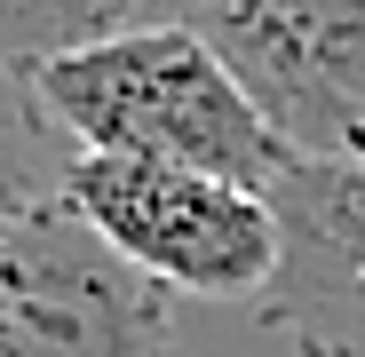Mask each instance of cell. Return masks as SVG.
<instances>
[{
	"mask_svg": "<svg viewBox=\"0 0 365 357\" xmlns=\"http://www.w3.org/2000/svg\"><path fill=\"white\" fill-rule=\"evenodd\" d=\"M40 103L56 111L80 151L103 159H159V167H199L222 183L270 191L294 167L286 143L262 128L230 64L191 24H128L96 48H72L32 72Z\"/></svg>",
	"mask_w": 365,
	"mask_h": 357,
	"instance_id": "obj_1",
	"label": "cell"
},
{
	"mask_svg": "<svg viewBox=\"0 0 365 357\" xmlns=\"http://www.w3.org/2000/svg\"><path fill=\"white\" fill-rule=\"evenodd\" d=\"M64 207L103 238L119 262H135L167 294H207V302H270L286 230L270 191L222 183L199 167H159V159H103L80 151Z\"/></svg>",
	"mask_w": 365,
	"mask_h": 357,
	"instance_id": "obj_2",
	"label": "cell"
},
{
	"mask_svg": "<svg viewBox=\"0 0 365 357\" xmlns=\"http://www.w3.org/2000/svg\"><path fill=\"white\" fill-rule=\"evenodd\" d=\"M175 24L230 64L286 159H365V0H191Z\"/></svg>",
	"mask_w": 365,
	"mask_h": 357,
	"instance_id": "obj_3",
	"label": "cell"
},
{
	"mask_svg": "<svg viewBox=\"0 0 365 357\" xmlns=\"http://www.w3.org/2000/svg\"><path fill=\"white\" fill-rule=\"evenodd\" d=\"M0 357H167V286L72 207L0 230Z\"/></svg>",
	"mask_w": 365,
	"mask_h": 357,
	"instance_id": "obj_4",
	"label": "cell"
},
{
	"mask_svg": "<svg viewBox=\"0 0 365 357\" xmlns=\"http://www.w3.org/2000/svg\"><path fill=\"white\" fill-rule=\"evenodd\" d=\"M270 207L286 230V262L262 318L286 326L302 357H365V159H294L270 183Z\"/></svg>",
	"mask_w": 365,
	"mask_h": 357,
	"instance_id": "obj_5",
	"label": "cell"
},
{
	"mask_svg": "<svg viewBox=\"0 0 365 357\" xmlns=\"http://www.w3.org/2000/svg\"><path fill=\"white\" fill-rule=\"evenodd\" d=\"M80 143L56 128L32 72H0V230L32 222L40 207H64Z\"/></svg>",
	"mask_w": 365,
	"mask_h": 357,
	"instance_id": "obj_6",
	"label": "cell"
},
{
	"mask_svg": "<svg viewBox=\"0 0 365 357\" xmlns=\"http://www.w3.org/2000/svg\"><path fill=\"white\" fill-rule=\"evenodd\" d=\"M128 24H151V0H0V72H40Z\"/></svg>",
	"mask_w": 365,
	"mask_h": 357,
	"instance_id": "obj_7",
	"label": "cell"
},
{
	"mask_svg": "<svg viewBox=\"0 0 365 357\" xmlns=\"http://www.w3.org/2000/svg\"><path fill=\"white\" fill-rule=\"evenodd\" d=\"M191 0H151V24H167V16H182Z\"/></svg>",
	"mask_w": 365,
	"mask_h": 357,
	"instance_id": "obj_8",
	"label": "cell"
}]
</instances>
